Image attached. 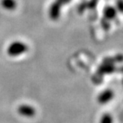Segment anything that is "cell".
<instances>
[{
    "instance_id": "5",
    "label": "cell",
    "mask_w": 123,
    "mask_h": 123,
    "mask_svg": "<svg viewBox=\"0 0 123 123\" xmlns=\"http://www.w3.org/2000/svg\"><path fill=\"white\" fill-rule=\"evenodd\" d=\"M114 96V93L111 89H106L102 91L97 96V102L101 105H105L108 103L113 99Z\"/></svg>"
},
{
    "instance_id": "9",
    "label": "cell",
    "mask_w": 123,
    "mask_h": 123,
    "mask_svg": "<svg viewBox=\"0 0 123 123\" xmlns=\"http://www.w3.org/2000/svg\"><path fill=\"white\" fill-rule=\"evenodd\" d=\"M98 2L99 0H89V1H87V9H95L98 4Z\"/></svg>"
},
{
    "instance_id": "6",
    "label": "cell",
    "mask_w": 123,
    "mask_h": 123,
    "mask_svg": "<svg viewBox=\"0 0 123 123\" xmlns=\"http://www.w3.org/2000/svg\"><path fill=\"white\" fill-rule=\"evenodd\" d=\"M117 16V9L112 6H106L105 7L103 10V18L109 22L113 20Z\"/></svg>"
},
{
    "instance_id": "7",
    "label": "cell",
    "mask_w": 123,
    "mask_h": 123,
    "mask_svg": "<svg viewBox=\"0 0 123 123\" xmlns=\"http://www.w3.org/2000/svg\"><path fill=\"white\" fill-rule=\"evenodd\" d=\"M1 5L3 8L7 11H13L17 6L16 0H1Z\"/></svg>"
},
{
    "instance_id": "8",
    "label": "cell",
    "mask_w": 123,
    "mask_h": 123,
    "mask_svg": "<svg viewBox=\"0 0 123 123\" xmlns=\"http://www.w3.org/2000/svg\"><path fill=\"white\" fill-rule=\"evenodd\" d=\"M113 119L110 113H104L101 117L99 123H113Z\"/></svg>"
},
{
    "instance_id": "1",
    "label": "cell",
    "mask_w": 123,
    "mask_h": 123,
    "mask_svg": "<svg viewBox=\"0 0 123 123\" xmlns=\"http://www.w3.org/2000/svg\"><path fill=\"white\" fill-rule=\"evenodd\" d=\"M72 0H55L53 2L48 10V15L51 20H57L61 14L62 7L70 3Z\"/></svg>"
},
{
    "instance_id": "10",
    "label": "cell",
    "mask_w": 123,
    "mask_h": 123,
    "mask_svg": "<svg viewBox=\"0 0 123 123\" xmlns=\"http://www.w3.org/2000/svg\"><path fill=\"white\" fill-rule=\"evenodd\" d=\"M87 9V1L84 0L83 2H82L80 5L78 7V11L80 13H82L85 10Z\"/></svg>"
},
{
    "instance_id": "4",
    "label": "cell",
    "mask_w": 123,
    "mask_h": 123,
    "mask_svg": "<svg viewBox=\"0 0 123 123\" xmlns=\"http://www.w3.org/2000/svg\"><path fill=\"white\" fill-rule=\"evenodd\" d=\"M18 113L21 116L25 117H33L36 114V109H35L33 106L30 105H21L18 107Z\"/></svg>"
},
{
    "instance_id": "2",
    "label": "cell",
    "mask_w": 123,
    "mask_h": 123,
    "mask_svg": "<svg viewBox=\"0 0 123 123\" xmlns=\"http://www.w3.org/2000/svg\"><path fill=\"white\" fill-rule=\"evenodd\" d=\"M118 56L116 58H106L104 59L102 64L99 67L96 73L99 77L100 76L102 78L103 75L112 74L116 71V67L113 65V62H117V60L118 61Z\"/></svg>"
},
{
    "instance_id": "3",
    "label": "cell",
    "mask_w": 123,
    "mask_h": 123,
    "mask_svg": "<svg viewBox=\"0 0 123 123\" xmlns=\"http://www.w3.org/2000/svg\"><path fill=\"white\" fill-rule=\"evenodd\" d=\"M28 50V47L25 43L20 41H15L11 43L7 47V53L11 56H18L25 54Z\"/></svg>"
},
{
    "instance_id": "11",
    "label": "cell",
    "mask_w": 123,
    "mask_h": 123,
    "mask_svg": "<svg viewBox=\"0 0 123 123\" xmlns=\"http://www.w3.org/2000/svg\"><path fill=\"white\" fill-rule=\"evenodd\" d=\"M118 3H119V11H122V0H119V1L118 2Z\"/></svg>"
}]
</instances>
